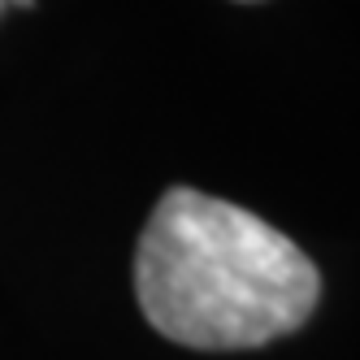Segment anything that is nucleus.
<instances>
[{
	"mask_svg": "<svg viewBox=\"0 0 360 360\" xmlns=\"http://www.w3.org/2000/svg\"><path fill=\"white\" fill-rule=\"evenodd\" d=\"M135 295L148 326L165 339L235 352L300 330L321 300V274L265 217L174 187L139 235Z\"/></svg>",
	"mask_w": 360,
	"mask_h": 360,
	"instance_id": "f257e3e1",
	"label": "nucleus"
},
{
	"mask_svg": "<svg viewBox=\"0 0 360 360\" xmlns=\"http://www.w3.org/2000/svg\"><path fill=\"white\" fill-rule=\"evenodd\" d=\"M9 5H22V9H27V5H31V0H0V13H5Z\"/></svg>",
	"mask_w": 360,
	"mask_h": 360,
	"instance_id": "f03ea898",
	"label": "nucleus"
}]
</instances>
